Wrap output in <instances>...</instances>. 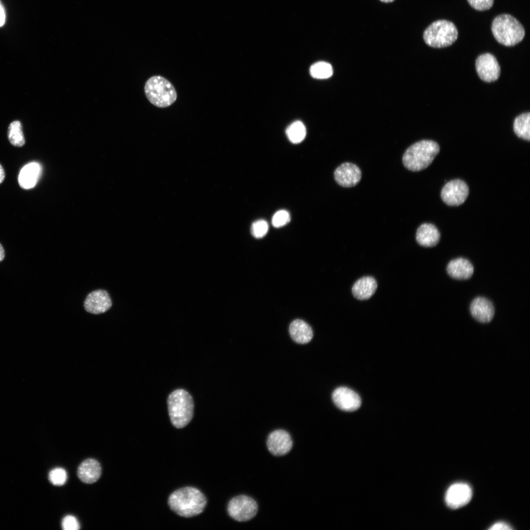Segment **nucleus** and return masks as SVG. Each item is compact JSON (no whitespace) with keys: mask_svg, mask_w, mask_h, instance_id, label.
Segmentation results:
<instances>
[{"mask_svg":"<svg viewBox=\"0 0 530 530\" xmlns=\"http://www.w3.org/2000/svg\"><path fill=\"white\" fill-rule=\"evenodd\" d=\"M168 505L172 510L184 517L201 513L207 504L204 495L198 489L186 487L178 489L169 496Z\"/></svg>","mask_w":530,"mask_h":530,"instance_id":"1","label":"nucleus"},{"mask_svg":"<svg viewBox=\"0 0 530 530\" xmlns=\"http://www.w3.org/2000/svg\"><path fill=\"white\" fill-rule=\"evenodd\" d=\"M440 151L438 144L431 140L418 141L409 147L402 157L403 165L409 170L420 171L427 168Z\"/></svg>","mask_w":530,"mask_h":530,"instance_id":"2","label":"nucleus"},{"mask_svg":"<svg viewBox=\"0 0 530 530\" xmlns=\"http://www.w3.org/2000/svg\"><path fill=\"white\" fill-rule=\"evenodd\" d=\"M167 405L170 421L175 427L183 428L191 421L194 402L187 391L183 389L173 391L168 397Z\"/></svg>","mask_w":530,"mask_h":530,"instance_id":"3","label":"nucleus"},{"mask_svg":"<svg viewBox=\"0 0 530 530\" xmlns=\"http://www.w3.org/2000/svg\"><path fill=\"white\" fill-rule=\"evenodd\" d=\"M491 30L495 39L505 46H513L520 42L525 35L521 23L512 15L502 14L492 21Z\"/></svg>","mask_w":530,"mask_h":530,"instance_id":"4","label":"nucleus"},{"mask_svg":"<svg viewBox=\"0 0 530 530\" xmlns=\"http://www.w3.org/2000/svg\"><path fill=\"white\" fill-rule=\"evenodd\" d=\"M144 92L149 102L159 108L170 106L177 98L173 84L166 78L159 75L148 79L144 86Z\"/></svg>","mask_w":530,"mask_h":530,"instance_id":"5","label":"nucleus"},{"mask_svg":"<svg viewBox=\"0 0 530 530\" xmlns=\"http://www.w3.org/2000/svg\"><path fill=\"white\" fill-rule=\"evenodd\" d=\"M458 30L454 24L446 20L431 24L424 31L423 38L430 47L442 48L450 46L457 39Z\"/></svg>","mask_w":530,"mask_h":530,"instance_id":"6","label":"nucleus"},{"mask_svg":"<svg viewBox=\"0 0 530 530\" xmlns=\"http://www.w3.org/2000/svg\"><path fill=\"white\" fill-rule=\"evenodd\" d=\"M258 510V504L252 498L239 495L232 499L228 505V512L232 518L239 522L249 521L254 518Z\"/></svg>","mask_w":530,"mask_h":530,"instance_id":"7","label":"nucleus"},{"mask_svg":"<svg viewBox=\"0 0 530 530\" xmlns=\"http://www.w3.org/2000/svg\"><path fill=\"white\" fill-rule=\"evenodd\" d=\"M469 192L466 183L460 179L451 180L444 186L441 197L443 202L448 206H456L463 204Z\"/></svg>","mask_w":530,"mask_h":530,"instance_id":"8","label":"nucleus"},{"mask_svg":"<svg viewBox=\"0 0 530 530\" xmlns=\"http://www.w3.org/2000/svg\"><path fill=\"white\" fill-rule=\"evenodd\" d=\"M477 72L481 80L490 82L499 78L501 69L496 57L490 53L479 55L476 61Z\"/></svg>","mask_w":530,"mask_h":530,"instance_id":"9","label":"nucleus"},{"mask_svg":"<svg viewBox=\"0 0 530 530\" xmlns=\"http://www.w3.org/2000/svg\"><path fill=\"white\" fill-rule=\"evenodd\" d=\"M472 496V491L468 484L456 483L451 485L447 491L445 501L450 507L456 509L467 504Z\"/></svg>","mask_w":530,"mask_h":530,"instance_id":"10","label":"nucleus"},{"mask_svg":"<svg viewBox=\"0 0 530 530\" xmlns=\"http://www.w3.org/2000/svg\"><path fill=\"white\" fill-rule=\"evenodd\" d=\"M266 444L271 454L275 456H282L291 450L292 441L288 432L283 429H277L269 434Z\"/></svg>","mask_w":530,"mask_h":530,"instance_id":"11","label":"nucleus"},{"mask_svg":"<svg viewBox=\"0 0 530 530\" xmlns=\"http://www.w3.org/2000/svg\"><path fill=\"white\" fill-rule=\"evenodd\" d=\"M334 179L341 186L350 187L355 186L360 181L362 173L359 167L351 162H344L335 170Z\"/></svg>","mask_w":530,"mask_h":530,"instance_id":"12","label":"nucleus"},{"mask_svg":"<svg viewBox=\"0 0 530 530\" xmlns=\"http://www.w3.org/2000/svg\"><path fill=\"white\" fill-rule=\"evenodd\" d=\"M335 405L345 411H353L358 409L361 404L359 396L352 390L341 387L335 389L332 395Z\"/></svg>","mask_w":530,"mask_h":530,"instance_id":"13","label":"nucleus"},{"mask_svg":"<svg viewBox=\"0 0 530 530\" xmlns=\"http://www.w3.org/2000/svg\"><path fill=\"white\" fill-rule=\"evenodd\" d=\"M112 306V301L108 293L104 290H97L89 293L84 302L86 312L93 314L104 313Z\"/></svg>","mask_w":530,"mask_h":530,"instance_id":"14","label":"nucleus"},{"mask_svg":"<svg viewBox=\"0 0 530 530\" xmlns=\"http://www.w3.org/2000/svg\"><path fill=\"white\" fill-rule=\"evenodd\" d=\"M473 317L482 323L490 322L493 318L495 309L492 303L483 297H477L471 302L470 307Z\"/></svg>","mask_w":530,"mask_h":530,"instance_id":"15","label":"nucleus"},{"mask_svg":"<svg viewBox=\"0 0 530 530\" xmlns=\"http://www.w3.org/2000/svg\"><path fill=\"white\" fill-rule=\"evenodd\" d=\"M102 469L99 462L93 458H88L79 465L77 475L83 482L91 484L95 482L101 475Z\"/></svg>","mask_w":530,"mask_h":530,"instance_id":"16","label":"nucleus"},{"mask_svg":"<svg viewBox=\"0 0 530 530\" xmlns=\"http://www.w3.org/2000/svg\"><path fill=\"white\" fill-rule=\"evenodd\" d=\"M42 173V167L37 162H32L24 166L21 170L18 182L24 189L33 187L38 182Z\"/></svg>","mask_w":530,"mask_h":530,"instance_id":"17","label":"nucleus"},{"mask_svg":"<svg viewBox=\"0 0 530 530\" xmlns=\"http://www.w3.org/2000/svg\"><path fill=\"white\" fill-rule=\"evenodd\" d=\"M449 275L458 280H466L472 276L474 266L472 263L464 258H458L451 260L447 267Z\"/></svg>","mask_w":530,"mask_h":530,"instance_id":"18","label":"nucleus"},{"mask_svg":"<svg viewBox=\"0 0 530 530\" xmlns=\"http://www.w3.org/2000/svg\"><path fill=\"white\" fill-rule=\"evenodd\" d=\"M440 238V234L436 226L431 223H423L418 228L416 239L421 246L433 247L437 244Z\"/></svg>","mask_w":530,"mask_h":530,"instance_id":"19","label":"nucleus"},{"mask_svg":"<svg viewBox=\"0 0 530 530\" xmlns=\"http://www.w3.org/2000/svg\"><path fill=\"white\" fill-rule=\"evenodd\" d=\"M377 288V283L373 277L364 276L354 283L352 287V293L358 300H367L373 295Z\"/></svg>","mask_w":530,"mask_h":530,"instance_id":"20","label":"nucleus"},{"mask_svg":"<svg viewBox=\"0 0 530 530\" xmlns=\"http://www.w3.org/2000/svg\"><path fill=\"white\" fill-rule=\"evenodd\" d=\"M289 332L292 339L301 344L309 343L313 336L310 326L304 321L298 319L292 322L289 327Z\"/></svg>","mask_w":530,"mask_h":530,"instance_id":"21","label":"nucleus"},{"mask_svg":"<svg viewBox=\"0 0 530 530\" xmlns=\"http://www.w3.org/2000/svg\"><path fill=\"white\" fill-rule=\"evenodd\" d=\"M513 130L519 137L530 141V113L520 114L514 120Z\"/></svg>","mask_w":530,"mask_h":530,"instance_id":"22","label":"nucleus"},{"mask_svg":"<svg viewBox=\"0 0 530 530\" xmlns=\"http://www.w3.org/2000/svg\"><path fill=\"white\" fill-rule=\"evenodd\" d=\"M7 136L10 143L14 146L21 147L25 145L26 141L23 126L20 121L15 120L9 124Z\"/></svg>","mask_w":530,"mask_h":530,"instance_id":"23","label":"nucleus"},{"mask_svg":"<svg viewBox=\"0 0 530 530\" xmlns=\"http://www.w3.org/2000/svg\"><path fill=\"white\" fill-rule=\"evenodd\" d=\"M286 134L289 140L294 144L302 142L306 134V129L303 123L300 121L292 123L286 129Z\"/></svg>","mask_w":530,"mask_h":530,"instance_id":"24","label":"nucleus"},{"mask_svg":"<svg viewBox=\"0 0 530 530\" xmlns=\"http://www.w3.org/2000/svg\"><path fill=\"white\" fill-rule=\"evenodd\" d=\"M333 72L331 65L324 61L317 62L313 64L310 69V73L312 77L318 79L329 78L331 77Z\"/></svg>","mask_w":530,"mask_h":530,"instance_id":"25","label":"nucleus"},{"mask_svg":"<svg viewBox=\"0 0 530 530\" xmlns=\"http://www.w3.org/2000/svg\"><path fill=\"white\" fill-rule=\"evenodd\" d=\"M67 474L62 468H56L50 471L49 478L51 482L54 485L60 486L64 484L67 479Z\"/></svg>","mask_w":530,"mask_h":530,"instance_id":"26","label":"nucleus"},{"mask_svg":"<svg viewBox=\"0 0 530 530\" xmlns=\"http://www.w3.org/2000/svg\"><path fill=\"white\" fill-rule=\"evenodd\" d=\"M268 225L264 220H258L253 223L251 227V233L253 236L257 238L264 237L267 233Z\"/></svg>","mask_w":530,"mask_h":530,"instance_id":"27","label":"nucleus"},{"mask_svg":"<svg viewBox=\"0 0 530 530\" xmlns=\"http://www.w3.org/2000/svg\"><path fill=\"white\" fill-rule=\"evenodd\" d=\"M290 219V215L288 212L286 210H279L273 215L272 218V224L274 227L280 228L288 223Z\"/></svg>","mask_w":530,"mask_h":530,"instance_id":"28","label":"nucleus"},{"mask_svg":"<svg viewBox=\"0 0 530 530\" xmlns=\"http://www.w3.org/2000/svg\"><path fill=\"white\" fill-rule=\"evenodd\" d=\"M469 4L474 9L479 11L489 9L493 5L494 0H467Z\"/></svg>","mask_w":530,"mask_h":530,"instance_id":"29","label":"nucleus"},{"mask_svg":"<svg viewBox=\"0 0 530 530\" xmlns=\"http://www.w3.org/2000/svg\"><path fill=\"white\" fill-rule=\"evenodd\" d=\"M62 527L64 530H77L80 529V524L74 516L67 515L62 520Z\"/></svg>","mask_w":530,"mask_h":530,"instance_id":"30","label":"nucleus"},{"mask_svg":"<svg viewBox=\"0 0 530 530\" xmlns=\"http://www.w3.org/2000/svg\"><path fill=\"white\" fill-rule=\"evenodd\" d=\"M6 14L5 8L3 3L1 2V0H0V27H2L4 25L6 22Z\"/></svg>","mask_w":530,"mask_h":530,"instance_id":"31","label":"nucleus"},{"mask_svg":"<svg viewBox=\"0 0 530 530\" xmlns=\"http://www.w3.org/2000/svg\"><path fill=\"white\" fill-rule=\"evenodd\" d=\"M489 530H512L509 525L504 522H498L493 525Z\"/></svg>","mask_w":530,"mask_h":530,"instance_id":"32","label":"nucleus"},{"mask_svg":"<svg viewBox=\"0 0 530 530\" xmlns=\"http://www.w3.org/2000/svg\"><path fill=\"white\" fill-rule=\"evenodd\" d=\"M5 171L2 166L0 164V184H1L5 178Z\"/></svg>","mask_w":530,"mask_h":530,"instance_id":"33","label":"nucleus"},{"mask_svg":"<svg viewBox=\"0 0 530 530\" xmlns=\"http://www.w3.org/2000/svg\"><path fill=\"white\" fill-rule=\"evenodd\" d=\"M5 257V251L2 245L0 243V262L3 260Z\"/></svg>","mask_w":530,"mask_h":530,"instance_id":"34","label":"nucleus"},{"mask_svg":"<svg viewBox=\"0 0 530 530\" xmlns=\"http://www.w3.org/2000/svg\"><path fill=\"white\" fill-rule=\"evenodd\" d=\"M380 0L381 1H382V2H386V3H387V2H392V1H393L394 0Z\"/></svg>","mask_w":530,"mask_h":530,"instance_id":"35","label":"nucleus"}]
</instances>
